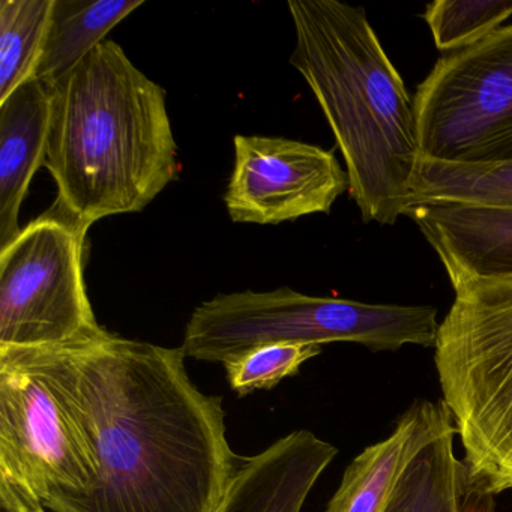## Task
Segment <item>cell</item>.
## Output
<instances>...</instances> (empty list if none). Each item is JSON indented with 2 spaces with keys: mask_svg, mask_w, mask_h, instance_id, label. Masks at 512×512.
<instances>
[{
  "mask_svg": "<svg viewBox=\"0 0 512 512\" xmlns=\"http://www.w3.org/2000/svg\"><path fill=\"white\" fill-rule=\"evenodd\" d=\"M52 92L32 77L0 103V250L22 232L19 217L49 145Z\"/></svg>",
  "mask_w": 512,
  "mask_h": 512,
  "instance_id": "obj_13",
  "label": "cell"
},
{
  "mask_svg": "<svg viewBox=\"0 0 512 512\" xmlns=\"http://www.w3.org/2000/svg\"><path fill=\"white\" fill-rule=\"evenodd\" d=\"M55 0L0 2V103L35 76Z\"/></svg>",
  "mask_w": 512,
  "mask_h": 512,
  "instance_id": "obj_17",
  "label": "cell"
},
{
  "mask_svg": "<svg viewBox=\"0 0 512 512\" xmlns=\"http://www.w3.org/2000/svg\"><path fill=\"white\" fill-rule=\"evenodd\" d=\"M143 0H55L35 79L55 86Z\"/></svg>",
  "mask_w": 512,
  "mask_h": 512,
  "instance_id": "obj_15",
  "label": "cell"
},
{
  "mask_svg": "<svg viewBox=\"0 0 512 512\" xmlns=\"http://www.w3.org/2000/svg\"><path fill=\"white\" fill-rule=\"evenodd\" d=\"M44 167L56 205L85 226L143 211L178 176L166 91L115 41L98 44L50 88Z\"/></svg>",
  "mask_w": 512,
  "mask_h": 512,
  "instance_id": "obj_2",
  "label": "cell"
},
{
  "mask_svg": "<svg viewBox=\"0 0 512 512\" xmlns=\"http://www.w3.org/2000/svg\"><path fill=\"white\" fill-rule=\"evenodd\" d=\"M322 353L317 344L274 343L257 346L235 356L224 365L227 382L239 397L268 391Z\"/></svg>",
  "mask_w": 512,
  "mask_h": 512,
  "instance_id": "obj_19",
  "label": "cell"
},
{
  "mask_svg": "<svg viewBox=\"0 0 512 512\" xmlns=\"http://www.w3.org/2000/svg\"><path fill=\"white\" fill-rule=\"evenodd\" d=\"M296 43L289 62L316 97L365 223L392 226L412 208L421 161L415 104L362 7L287 2Z\"/></svg>",
  "mask_w": 512,
  "mask_h": 512,
  "instance_id": "obj_3",
  "label": "cell"
},
{
  "mask_svg": "<svg viewBox=\"0 0 512 512\" xmlns=\"http://www.w3.org/2000/svg\"><path fill=\"white\" fill-rule=\"evenodd\" d=\"M455 427L425 446L410 463L385 512H494L454 449Z\"/></svg>",
  "mask_w": 512,
  "mask_h": 512,
  "instance_id": "obj_14",
  "label": "cell"
},
{
  "mask_svg": "<svg viewBox=\"0 0 512 512\" xmlns=\"http://www.w3.org/2000/svg\"><path fill=\"white\" fill-rule=\"evenodd\" d=\"M406 217L421 230L452 286L512 278V208L419 203Z\"/></svg>",
  "mask_w": 512,
  "mask_h": 512,
  "instance_id": "obj_10",
  "label": "cell"
},
{
  "mask_svg": "<svg viewBox=\"0 0 512 512\" xmlns=\"http://www.w3.org/2000/svg\"><path fill=\"white\" fill-rule=\"evenodd\" d=\"M413 104L422 160L511 161L512 25L440 58Z\"/></svg>",
  "mask_w": 512,
  "mask_h": 512,
  "instance_id": "obj_8",
  "label": "cell"
},
{
  "mask_svg": "<svg viewBox=\"0 0 512 512\" xmlns=\"http://www.w3.org/2000/svg\"><path fill=\"white\" fill-rule=\"evenodd\" d=\"M100 463L88 430L49 377L0 350V508L46 512L88 493Z\"/></svg>",
  "mask_w": 512,
  "mask_h": 512,
  "instance_id": "obj_6",
  "label": "cell"
},
{
  "mask_svg": "<svg viewBox=\"0 0 512 512\" xmlns=\"http://www.w3.org/2000/svg\"><path fill=\"white\" fill-rule=\"evenodd\" d=\"M451 428L454 422L443 401L413 404L391 436L368 446L350 463L326 512H385L410 463Z\"/></svg>",
  "mask_w": 512,
  "mask_h": 512,
  "instance_id": "obj_12",
  "label": "cell"
},
{
  "mask_svg": "<svg viewBox=\"0 0 512 512\" xmlns=\"http://www.w3.org/2000/svg\"><path fill=\"white\" fill-rule=\"evenodd\" d=\"M235 166L224 203L233 223L281 224L329 214L349 191L334 152L284 137L235 136Z\"/></svg>",
  "mask_w": 512,
  "mask_h": 512,
  "instance_id": "obj_9",
  "label": "cell"
},
{
  "mask_svg": "<svg viewBox=\"0 0 512 512\" xmlns=\"http://www.w3.org/2000/svg\"><path fill=\"white\" fill-rule=\"evenodd\" d=\"M437 331L434 307L364 304L280 287L220 293L202 302L185 326L181 349L187 358L226 364L274 343H356L374 352L407 344L434 347Z\"/></svg>",
  "mask_w": 512,
  "mask_h": 512,
  "instance_id": "obj_5",
  "label": "cell"
},
{
  "mask_svg": "<svg viewBox=\"0 0 512 512\" xmlns=\"http://www.w3.org/2000/svg\"><path fill=\"white\" fill-rule=\"evenodd\" d=\"M434 362L470 476L485 493L512 490V278L455 284Z\"/></svg>",
  "mask_w": 512,
  "mask_h": 512,
  "instance_id": "obj_4",
  "label": "cell"
},
{
  "mask_svg": "<svg viewBox=\"0 0 512 512\" xmlns=\"http://www.w3.org/2000/svg\"><path fill=\"white\" fill-rule=\"evenodd\" d=\"M7 350V349H5ZM28 356L88 430L97 484L52 512H218L242 457L223 398L197 388L181 347L100 337Z\"/></svg>",
  "mask_w": 512,
  "mask_h": 512,
  "instance_id": "obj_1",
  "label": "cell"
},
{
  "mask_svg": "<svg viewBox=\"0 0 512 512\" xmlns=\"http://www.w3.org/2000/svg\"><path fill=\"white\" fill-rule=\"evenodd\" d=\"M89 229L53 203L0 250V350L70 346L107 331L86 287Z\"/></svg>",
  "mask_w": 512,
  "mask_h": 512,
  "instance_id": "obj_7",
  "label": "cell"
},
{
  "mask_svg": "<svg viewBox=\"0 0 512 512\" xmlns=\"http://www.w3.org/2000/svg\"><path fill=\"white\" fill-rule=\"evenodd\" d=\"M338 449L298 430L253 457H242L218 512H301Z\"/></svg>",
  "mask_w": 512,
  "mask_h": 512,
  "instance_id": "obj_11",
  "label": "cell"
},
{
  "mask_svg": "<svg viewBox=\"0 0 512 512\" xmlns=\"http://www.w3.org/2000/svg\"><path fill=\"white\" fill-rule=\"evenodd\" d=\"M412 196V206L460 203L512 208V160L493 164H445L421 158Z\"/></svg>",
  "mask_w": 512,
  "mask_h": 512,
  "instance_id": "obj_16",
  "label": "cell"
},
{
  "mask_svg": "<svg viewBox=\"0 0 512 512\" xmlns=\"http://www.w3.org/2000/svg\"><path fill=\"white\" fill-rule=\"evenodd\" d=\"M511 17L512 0H436L424 13L434 44L445 53L472 47Z\"/></svg>",
  "mask_w": 512,
  "mask_h": 512,
  "instance_id": "obj_18",
  "label": "cell"
}]
</instances>
